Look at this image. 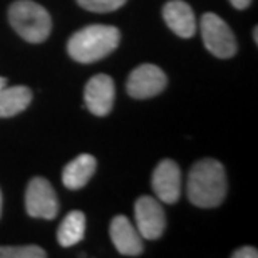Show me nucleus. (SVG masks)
Here are the masks:
<instances>
[{"label":"nucleus","instance_id":"obj_20","mask_svg":"<svg viewBox=\"0 0 258 258\" xmlns=\"http://www.w3.org/2000/svg\"><path fill=\"white\" fill-rule=\"evenodd\" d=\"M253 40H255V44H258V27L253 29Z\"/></svg>","mask_w":258,"mask_h":258},{"label":"nucleus","instance_id":"obj_7","mask_svg":"<svg viewBox=\"0 0 258 258\" xmlns=\"http://www.w3.org/2000/svg\"><path fill=\"white\" fill-rule=\"evenodd\" d=\"M136 228L143 238L158 240L166 228V215L161 203L153 196H141L134 205Z\"/></svg>","mask_w":258,"mask_h":258},{"label":"nucleus","instance_id":"obj_14","mask_svg":"<svg viewBox=\"0 0 258 258\" xmlns=\"http://www.w3.org/2000/svg\"><path fill=\"white\" fill-rule=\"evenodd\" d=\"M86 233V215L82 211H71L60 223L57 230V240L60 246H74L84 238Z\"/></svg>","mask_w":258,"mask_h":258},{"label":"nucleus","instance_id":"obj_12","mask_svg":"<svg viewBox=\"0 0 258 258\" xmlns=\"http://www.w3.org/2000/svg\"><path fill=\"white\" fill-rule=\"evenodd\" d=\"M96 158L92 154H79L62 169V183L69 189L84 188L96 171Z\"/></svg>","mask_w":258,"mask_h":258},{"label":"nucleus","instance_id":"obj_17","mask_svg":"<svg viewBox=\"0 0 258 258\" xmlns=\"http://www.w3.org/2000/svg\"><path fill=\"white\" fill-rule=\"evenodd\" d=\"M233 258H256L258 256V251L255 246H241V248L235 250L231 253Z\"/></svg>","mask_w":258,"mask_h":258},{"label":"nucleus","instance_id":"obj_13","mask_svg":"<svg viewBox=\"0 0 258 258\" xmlns=\"http://www.w3.org/2000/svg\"><path fill=\"white\" fill-rule=\"evenodd\" d=\"M32 101V91L25 86L0 89V117H12L25 111Z\"/></svg>","mask_w":258,"mask_h":258},{"label":"nucleus","instance_id":"obj_8","mask_svg":"<svg viewBox=\"0 0 258 258\" xmlns=\"http://www.w3.org/2000/svg\"><path fill=\"white\" fill-rule=\"evenodd\" d=\"M114 81L107 74H96L91 77L84 89V101L86 106L94 116H106L109 114L112 106H114Z\"/></svg>","mask_w":258,"mask_h":258},{"label":"nucleus","instance_id":"obj_1","mask_svg":"<svg viewBox=\"0 0 258 258\" xmlns=\"http://www.w3.org/2000/svg\"><path fill=\"white\" fill-rule=\"evenodd\" d=\"M226 189V173L223 164L206 158L193 164L188 176V198L198 208H215L223 203Z\"/></svg>","mask_w":258,"mask_h":258},{"label":"nucleus","instance_id":"obj_19","mask_svg":"<svg viewBox=\"0 0 258 258\" xmlns=\"http://www.w3.org/2000/svg\"><path fill=\"white\" fill-rule=\"evenodd\" d=\"M4 87H7V77L0 76V89H4Z\"/></svg>","mask_w":258,"mask_h":258},{"label":"nucleus","instance_id":"obj_4","mask_svg":"<svg viewBox=\"0 0 258 258\" xmlns=\"http://www.w3.org/2000/svg\"><path fill=\"white\" fill-rule=\"evenodd\" d=\"M201 35H203L205 47L215 57L230 59L236 54V39L233 30L223 19L216 14H205L201 17Z\"/></svg>","mask_w":258,"mask_h":258},{"label":"nucleus","instance_id":"obj_15","mask_svg":"<svg viewBox=\"0 0 258 258\" xmlns=\"http://www.w3.org/2000/svg\"><path fill=\"white\" fill-rule=\"evenodd\" d=\"M44 248L37 245L24 246H0V258H45Z\"/></svg>","mask_w":258,"mask_h":258},{"label":"nucleus","instance_id":"obj_16","mask_svg":"<svg viewBox=\"0 0 258 258\" xmlns=\"http://www.w3.org/2000/svg\"><path fill=\"white\" fill-rule=\"evenodd\" d=\"M126 2L127 0H77V4L82 9L97 14H106V12H112V10H117Z\"/></svg>","mask_w":258,"mask_h":258},{"label":"nucleus","instance_id":"obj_21","mask_svg":"<svg viewBox=\"0 0 258 258\" xmlns=\"http://www.w3.org/2000/svg\"><path fill=\"white\" fill-rule=\"evenodd\" d=\"M0 215H2V191H0Z\"/></svg>","mask_w":258,"mask_h":258},{"label":"nucleus","instance_id":"obj_11","mask_svg":"<svg viewBox=\"0 0 258 258\" xmlns=\"http://www.w3.org/2000/svg\"><path fill=\"white\" fill-rule=\"evenodd\" d=\"M163 19L178 37L189 39L196 32V19L193 9L183 0H171L163 7Z\"/></svg>","mask_w":258,"mask_h":258},{"label":"nucleus","instance_id":"obj_18","mask_svg":"<svg viewBox=\"0 0 258 258\" xmlns=\"http://www.w3.org/2000/svg\"><path fill=\"white\" fill-rule=\"evenodd\" d=\"M230 4L233 5L235 9H238V10H245L248 5L251 4V0H230Z\"/></svg>","mask_w":258,"mask_h":258},{"label":"nucleus","instance_id":"obj_5","mask_svg":"<svg viewBox=\"0 0 258 258\" xmlns=\"http://www.w3.org/2000/svg\"><path fill=\"white\" fill-rule=\"evenodd\" d=\"M25 210L32 218L54 220L59 211V200L45 178H32L25 191Z\"/></svg>","mask_w":258,"mask_h":258},{"label":"nucleus","instance_id":"obj_6","mask_svg":"<svg viewBox=\"0 0 258 258\" xmlns=\"http://www.w3.org/2000/svg\"><path fill=\"white\" fill-rule=\"evenodd\" d=\"M168 84V77L163 69L154 64H141L127 77L126 91L134 99H149L161 94Z\"/></svg>","mask_w":258,"mask_h":258},{"label":"nucleus","instance_id":"obj_2","mask_svg":"<svg viewBox=\"0 0 258 258\" xmlns=\"http://www.w3.org/2000/svg\"><path fill=\"white\" fill-rule=\"evenodd\" d=\"M119 40V30L112 25H87L72 34L67 42V52L76 62L92 64L116 50Z\"/></svg>","mask_w":258,"mask_h":258},{"label":"nucleus","instance_id":"obj_9","mask_svg":"<svg viewBox=\"0 0 258 258\" xmlns=\"http://www.w3.org/2000/svg\"><path fill=\"white\" fill-rule=\"evenodd\" d=\"M153 189L163 203H176L181 195V171L173 159H163L153 171Z\"/></svg>","mask_w":258,"mask_h":258},{"label":"nucleus","instance_id":"obj_3","mask_svg":"<svg viewBox=\"0 0 258 258\" xmlns=\"http://www.w3.org/2000/svg\"><path fill=\"white\" fill-rule=\"evenodd\" d=\"M9 20L14 30L27 42H44L52 30V20L42 5L32 0H17L9 9Z\"/></svg>","mask_w":258,"mask_h":258},{"label":"nucleus","instance_id":"obj_10","mask_svg":"<svg viewBox=\"0 0 258 258\" xmlns=\"http://www.w3.org/2000/svg\"><path fill=\"white\" fill-rule=\"evenodd\" d=\"M109 235L116 250L126 256H139L143 253V236L138 228L124 215H117L112 218L109 226Z\"/></svg>","mask_w":258,"mask_h":258}]
</instances>
